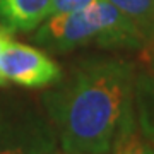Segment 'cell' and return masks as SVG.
Instances as JSON below:
<instances>
[{"label": "cell", "mask_w": 154, "mask_h": 154, "mask_svg": "<svg viewBox=\"0 0 154 154\" xmlns=\"http://www.w3.org/2000/svg\"><path fill=\"white\" fill-rule=\"evenodd\" d=\"M135 67L122 58L93 57L43 94V106L65 152L108 154L134 99Z\"/></svg>", "instance_id": "1"}, {"label": "cell", "mask_w": 154, "mask_h": 154, "mask_svg": "<svg viewBox=\"0 0 154 154\" xmlns=\"http://www.w3.org/2000/svg\"><path fill=\"white\" fill-rule=\"evenodd\" d=\"M34 39L53 51H72L84 46L139 50L146 45L134 22L108 0H98L75 12L50 16L38 26Z\"/></svg>", "instance_id": "2"}, {"label": "cell", "mask_w": 154, "mask_h": 154, "mask_svg": "<svg viewBox=\"0 0 154 154\" xmlns=\"http://www.w3.org/2000/svg\"><path fill=\"white\" fill-rule=\"evenodd\" d=\"M58 139L48 115L28 101L0 96V154H57Z\"/></svg>", "instance_id": "3"}, {"label": "cell", "mask_w": 154, "mask_h": 154, "mask_svg": "<svg viewBox=\"0 0 154 154\" xmlns=\"http://www.w3.org/2000/svg\"><path fill=\"white\" fill-rule=\"evenodd\" d=\"M0 72L7 82L29 89L55 86L63 77L60 65L45 51L12 39L0 53Z\"/></svg>", "instance_id": "4"}, {"label": "cell", "mask_w": 154, "mask_h": 154, "mask_svg": "<svg viewBox=\"0 0 154 154\" xmlns=\"http://www.w3.org/2000/svg\"><path fill=\"white\" fill-rule=\"evenodd\" d=\"M51 0H0L2 28L9 33L33 31L50 17Z\"/></svg>", "instance_id": "5"}, {"label": "cell", "mask_w": 154, "mask_h": 154, "mask_svg": "<svg viewBox=\"0 0 154 154\" xmlns=\"http://www.w3.org/2000/svg\"><path fill=\"white\" fill-rule=\"evenodd\" d=\"M111 151L113 154H154V140L139 123L134 99L122 116Z\"/></svg>", "instance_id": "6"}, {"label": "cell", "mask_w": 154, "mask_h": 154, "mask_svg": "<svg viewBox=\"0 0 154 154\" xmlns=\"http://www.w3.org/2000/svg\"><path fill=\"white\" fill-rule=\"evenodd\" d=\"M134 105L142 130L154 140V60L144 74L135 75Z\"/></svg>", "instance_id": "7"}, {"label": "cell", "mask_w": 154, "mask_h": 154, "mask_svg": "<svg viewBox=\"0 0 154 154\" xmlns=\"http://www.w3.org/2000/svg\"><path fill=\"white\" fill-rule=\"evenodd\" d=\"M118 9L139 33L146 43H154V0H108Z\"/></svg>", "instance_id": "8"}, {"label": "cell", "mask_w": 154, "mask_h": 154, "mask_svg": "<svg viewBox=\"0 0 154 154\" xmlns=\"http://www.w3.org/2000/svg\"><path fill=\"white\" fill-rule=\"evenodd\" d=\"M98 0H51V11L50 16H57V14H69V12H75L81 9L93 5Z\"/></svg>", "instance_id": "9"}, {"label": "cell", "mask_w": 154, "mask_h": 154, "mask_svg": "<svg viewBox=\"0 0 154 154\" xmlns=\"http://www.w3.org/2000/svg\"><path fill=\"white\" fill-rule=\"evenodd\" d=\"M11 39V34H9V31H7L5 28H0V53H2V50H4V46H5V43ZM5 84H9L5 81V77L2 75V72H0V88L2 86H5Z\"/></svg>", "instance_id": "10"}, {"label": "cell", "mask_w": 154, "mask_h": 154, "mask_svg": "<svg viewBox=\"0 0 154 154\" xmlns=\"http://www.w3.org/2000/svg\"><path fill=\"white\" fill-rule=\"evenodd\" d=\"M58 154V152H57ZM65 154H86V152H65Z\"/></svg>", "instance_id": "11"}]
</instances>
